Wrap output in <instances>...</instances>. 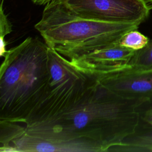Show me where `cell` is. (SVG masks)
I'll use <instances>...</instances> for the list:
<instances>
[{
    "label": "cell",
    "instance_id": "3",
    "mask_svg": "<svg viewBox=\"0 0 152 152\" xmlns=\"http://www.w3.org/2000/svg\"><path fill=\"white\" fill-rule=\"evenodd\" d=\"M140 25L84 18L72 12L62 0H52L45 5L34 27L49 48L71 60L118 44L124 34Z\"/></svg>",
    "mask_w": 152,
    "mask_h": 152
},
{
    "label": "cell",
    "instance_id": "14",
    "mask_svg": "<svg viewBox=\"0 0 152 152\" xmlns=\"http://www.w3.org/2000/svg\"><path fill=\"white\" fill-rule=\"evenodd\" d=\"M52 0H31V1L36 5H46L49 2L52 1Z\"/></svg>",
    "mask_w": 152,
    "mask_h": 152
},
{
    "label": "cell",
    "instance_id": "9",
    "mask_svg": "<svg viewBox=\"0 0 152 152\" xmlns=\"http://www.w3.org/2000/svg\"><path fill=\"white\" fill-rule=\"evenodd\" d=\"M107 151L152 152V125L139 118L134 132Z\"/></svg>",
    "mask_w": 152,
    "mask_h": 152
},
{
    "label": "cell",
    "instance_id": "8",
    "mask_svg": "<svg viewBox=\"0 0 152 152\" xmlns=\"http://www.w3.org/2000/svg\"><path fill=\"white\" fill-rule=\"evenodd\" d=\"M135 53L118 43L69 61L79 69L97 78L129 67V62Z\"/></svg>",
    "mask_w": 152,
    "mask_h": 152
},
{
    "label": "cell",
    "instance_id": "11",
    "mask_svg": "<svg viewBox=\"0 0 152 152\" xmlns=\"http://www.w3.org/2000/svg\"><path fill=\"white\" fill-rule=\"evenodd\" d=\"M149 40L146 36L138 31L137 29H134L124 34L119 42V45L124 48L137 51L144 48Z\"/></svg>",
    "mask_w": 152,
    "mask_h": 152
},
{
    "label": "cell",
    "instance_id": "2",
    "mask_svg": "<svg viewBox=\"0 0 152 152\" xmlns=\"http://www.w3.org/2000/svg\"><path fill=\"white\" fill-rule=\"evenodd\" d=\"M4 57L0 68V121L25 124L48 84V46L28 37Z\"/></svg>",
    "mask_w": 152,
    "mask_h": 152
},
{
    "label": "cell",
    "instance_id": "4",
    "mask_svg": "<svg viewBox=\"0 0 152 152\" xmlns=\"http://www.w3.org/2000/svg\"><path fill=\"white\" fill-rule=\"evenodd\" d=\"M49 79L41 100L25 124L48 121L77 105L97 84V77L74 66L48 47Z\"/></svg>",
    "mask_w": 152,
    "mask_h": 152
},
{
    "label": "cell",
    "instance_id": "15",
    "mask_svg": "<svg viewBox=\"0 0 152 152\" xmlns=\"http://www.w3.org/2000/svg\"><path fill=\"white\" fill-rule=\"evenodd\" d=\"M146 2L149 5L151 9H152V0H145Z\"/></svg>",
    "mask_w": 152,
    "mask_h": 152
},
{
    "label": "cell",
    "instance_id": "7",
    "mask_svg": "<svg viewBox=\"0 0 152 152\" xmlns=\"http://www.w3.org/2000/svg\"><path fill=\"white\" fill-rule=\"evenodd\" d=\"M98 83L115 94L126 99L152 100V68H126L97 77Z\"/></svg>",
    "mask_w": 152,
    "mask_h": 152
},
{
    "label": "cell",
    "instance_id": "1",
    "mask_svg": "<svg viewBox=\"0 0 152 152\" xmlns=\"http://www.w3.org/2000/svg\"><path fill=\"white\" fill-rule=\"evenodd\" d=\"M145 100L121 97L97 82L77 105L53 119L38 123L71 137L93 141L107 151L134 132L139 121L136 107Z\"/></svg>",
    "mask_w": 152,
    "mask_h": 152
},
{
    "label": "cell",
    "instance_id": "13",
    "mask_svg": "<svg viewBox=\"0 0 152 152\" xmlns=\"http://www.w3.org/2000/svg\"><path fill=\"white\" fill-rule=\"evenodd\" d=\"M4 0H1L0 6V39H5L8 34L12 31V24L5 14L3 8Z\"/></svg>",
    "mask_w": 152,
    "mask_h": 152
},
{
    "label": "cell",
    "instance_id": "6",
    "mask_svg": "<svg viewBox=\"0 0 152 152\" xmlns=\"http://www.w3.org/2000/svg\"><path fill=\"white\" fill-rule=\"evenodd\" d=\"M75 14L109 23L141 24L151 10L145 0H62Z\"/></svg>",
    "mask_w": 152,
    "mask_h": 152
},
{
    "label": "cell",
    "instance_id": "10",
    "mask_svg": "<svg viewBox=\"0 0 152 152\" xmlns=\"http://www.w3.org/2000/svg\"><path fill=\"white\" fill-rule=\"evenodd\" d=\"M129 66L134 69L152 68V39L149 40L144 48L135 51L129 62Z\"/></svg>",
    "mask_w": 152,
    "mask_h": 152
},
{
    "label": "cell",
    "instance_id": "12",
    "mask_svg": "<svg viewBox=\"0 0 152 152\" xmlns=\"http://www.w3.org/2000/svg\"><path fill=\"white\" fill-rule=\"evenodd\" d=\"M139 118L152 125V100H145L136 107Z\"/></svg>",
    "mask_w": 152,
    "mask_h": 152
},
{
    "label": "cell",
    "instance_id": "5",
    "mask_svg": "<svg viewBox=\"0 0 152 152\" xmlns=\"http://www.w3.org/2000/svg\"><path fill=\"white\" fill-rule=\"evenodd\" d=\"M1 151L102 152L98 143L84 138L71 137L42 123L22 126L9 145Z\"/></svg>",
    "mask_w": 152,
    "mask_h": 152
}]
</instances>
